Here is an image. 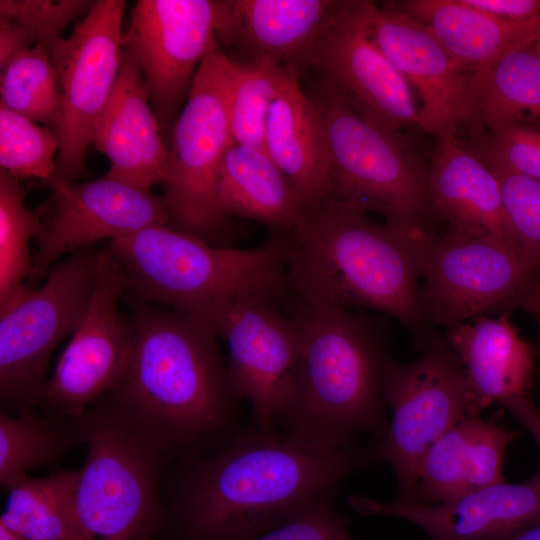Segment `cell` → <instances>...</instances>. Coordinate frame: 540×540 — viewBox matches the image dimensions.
Listing matches in <instances>:
<instances>
[{
  "label": "cell",
  "instance_id": "cell-1",
  "mask_svg": "<svg viewBox=\"0 0 540 540\" xmlns=\"http://www.w3.org/2000/svg\"><path fill=\"white\" fill-rule=\"evenodd\" d=\"M374 461V445L323 448L243 427L219 449L189 459L172 492L185 540H254L311 507Z\"/></svg>",
  "mask_w": 540,
  "mask_h": 540
},
{
  "label": "cell",
  "instance_id": "cell-2",
  "mask_svg": "<svg viewBox=\"0 0 540 540\" xmlns=\"http://www.w3.org/2000/svg\"><path fill=\"white\" fill-rule=\"evenodd\" d=\"M126 374L106 399L166 461L215 451L243 428L210 330L171 309L140 308L130 322Z\"/></svg>",
  "mask_w": 540,
  "mask_h": 540
},
{
  "label": "cell",
  "instance_id": "cell-3",
  "mask_svg": "<svg viewBox=\"0 0 540 540\" xmlns=\"http://www.w3.org/2000/svg\"><path fill=\"white\" fill-rule=\"evenodd\" d=\"M427 233L374 221L330 197L306 209L287 232L286 276L301 300L382 312L406 327L423 350L419 250Z\"/></svg>",
  "mask_w": 540,
  "mask_h": 540
},
{
  "label": "cell",
  "instance_id": "cell-4",
  "mask_svg": "<svg viewBox=\"0 0 540 540\" xmlns=\"http://www.w3.org/2000/svg\"><path fill=\"white\" fill-rule=\"evenodd\" d=\"M283 304L299 332L300 355L275 429L323 448L353 444L359 433L380 440L388 425L382 377L389 356L376 324L350 309L305 302L291 289Z\"/></svg>",
  "mask_w": 540,
  "mask_h": 540
},
{
  "label": "cell",
  "instance_id": "cell-5",
  "mask_svg": "<svg viewBox=\"0 0 540 540\" xmlns=\"http://www.w3.org/2000/svg\"><path fill=\"white\" fill-rule=\"evenodd\" d=\"M128 289L141 300L179 312L210 330L228 305L287 288V232L252 248L212 245L168 224H153L110 241Z\"/></svg>",
  "mask_w": 540,
  "mask_h": 540
},
{
  "label": "cell",
  "instance_id": "cell-6",
  "mask_svg": "<svg viewBox=\"0 0 540 540\" xmlns=\"http://www.w3.org/2000/svg\"><path fill=\"white\" fill-rule=\"evenodd\" d=\"M319 110L330 155V198L381 215L415 233L429 232L433 214L429 165L406 132L386 130L341 99L312 84L306 91Z\"/></svg>",
  "mask_w": 540,
  "mask_h": 540
},
{
  "label": "cell",
  "instance_id": "cell-7",
  "mask_svg": "<svg viewBox=\"0 0 540 540\" xmlns=\"http://www.w3.org/2000/svg\"><path fill=\"white\" fill-rule=\"evenodd\" d=\"M88 452L72 498V540H151L162 520L165 460L106 399L91 407Z\"/></svg>",
  "mask_w": 540,
  "mask_h": 540
},
{
  "label": "cell",
  "instance_id": "cell-8",
  "mask_svg": "<svg viewBox=\"0 0 540 540\" xmlns=\"http://www.w3.org/2000/svg\"><path fill=\"white\" fill-rule=\"evenodd\" d=\"M232 66L221 48L202 60L171 132L161 184L169 225L216 246L233 231L218 202L221 164L234 143L227 103Z\"/></svg>",
  "mask_w": 540,
  "mask_h": 540
},
{
  "label": "cell",
  "instance_id": "cell-9",
  "mask_svg": "<svg viewBox=\"0 0 540 540\" xmlns=\"http://www.w3.org/2000/svg\"><path fill=\"white\" fill-rule=\"evenodd\" d=\"M93 246L55 263L44 284L21 289L0 306V399L2 410L39 406L50 356L73 335L87 309L103 263Z\"/></svg>",
  "mask_w": 540,
  "mask_h": 540
},
{
  "label": "cell",
  "instance_id": "cell-10",
  "mask_svg": "<svg viewBox=\"0 0 540 540\" xmlns=\"http://www.w3.org/2000/svg\"><path fill=\"white\" fill-rule=\"evenodd\" d=\"M382 396L392 411L374 461L392 467L396 500L412 501L420 461L450 428L475 414L463 369L445 339L434 335L423 355L409 363L388 357Z\"/></svg>",
  "mask_w": 540,
  "mask_h": 540
},
{
  "label": "cell",
  "instance_id": "cell-11",
  "mask_svg": "<svg viewBox=\"0 0 540 540\" xmlns=\"http://www.w3.org/2000/svg\"><path fill=\"white\" fill-rule=\"evenodd\" d=\"M419 273L426 320L448 329L470 318L520 308L532 279L522 247L451 230L429 232L421 239Z\"/></svg>",
  "mask_w": 540,
  "mask_h": 540
},
{
  "label": "cell",
  "instance_id": "cell-12",
  "mask_svg": "<svg viewBox=\"0 0 540 540\" xmlns=\"http://www.w3.org/2000/svg\"><path fill=\"white\" fill-rule=\"evenodd\" d=\"M125 8L123 0H97L68 37L49 44L63 97L56 168L64 179L86 174L87 152L122 65Z\"/></svg>",
  "mask_w": 540,
  "mask_h": 540
},
{
  "label": "cell",
  "instance_id": "cell-13",
  "mask_svg": "<svg viewBox=\"0 0 540 540\" xmlns=\"http://www.w3.org/2000/svg\"><path fill=\"white\" fill-rule=\"evenodd\" d=\"M372 4L345 0L319 39L306 73H314V84L386 130H421L412 89L372 35Z\"/></svg>",
  "mask_w": 540,
  "mask_h": 540
},
{
  "label": "cell",
  "instance_id": "cell-14",
  "mask_svg": "<svg viewBox=\"0 0 540 540\" xmlns=\"http://www.w3.org/2000/svg\"><path fill=\"white\" fill-rule=\"evenodd\" d=\"M218 0H138L123 47L138 63L169 148L174 123L205 56L220 48Z\"/></svg>",
  "mask_w": 540,
  "mask_h": 540
},
{
  "label": "cell",
  "instance_id": "cell-15",
  "mask_svg": "<svg viewBox=\"0 0 540 540\" xmlns=\"http://www.w3.org/2000/svg\"><path fill=\"white\" fill-rule=\"evenodd\" d=\"M127 277L109 251L84 316L43 388L39 406L50 416L74 418L114 391L131 356L130 322L119 310Z\"/></svg>",
  "mask_w": 540,
  "mask_h": 540
},
{
  "label": "cell",
  "instance_id": "cell-16",
  "mask_svg": "<svg viewBox=\"0 0 540 540\" xmlns=\"http://www.w3.org/2000/svg\"><path fill=\"white\" fill-rule=\"evenodd\" d=\"M287 291L236 299L213 329L227 345L232 387L240 400L250 403L252 424L261 430L275 429V420L291 394L299 361V332L283 305Z\"/></svg>",
  "mask_w": 540,
  "mask_h": 540
},
{
  "label": "cell",
  "instance_id": "cell-17",
  "mask_svg": "<svg viewBox=\"0 0 540 540\" xmlns=\"http://www.w3.org/2000/svg\"><path fill=\"white\" fill-rule=\"evenodd\" d=\"M47 183L50 214L37 239L31 274L43 273L60 257L99 240L111 241L153 224L169 225L162 196L106 175L77 182L56 174Z\"/></svg>",
  "mask_w": 540,
  "mask_h": 540
},
{
  "label": "cell",
  "instance_id": "cell-18",
  "mask_svg": "<svg viewBox=\"0 0 540 540\" xmlns=\"http://www.w3.org/2000/svg\"><path fill=\"white\" fill-rule=\"evenodd\" d=\"M372 35L393 66L416 91L421 130L459 133L470 75L461 70L431 31L394 2H373Z\"/></svg>",
  "mask_w": 540,
  "mask_h": 540
},
{
  "label": "cell",
  "instance_id": "cell-19",
  "mask_svg": "<svg viewBox=\"0 0 540 540\" xmlns=\"http://www.w3.org/2000/svg\"><path fill=\"white\" fill-rule=\"evenodd\" d=\"M345 0H218L219 46L235 61L270 63L300 80L322 34Z\"/></svg>",
  "mask_w": 540,
  "mask_h": 540
},
{
  "label": "cell",
  "instance_id": "cell-20",
  "mask_svg": "<svg viewBox=\"0 0 540 540\" xmlns=\"http://www.w3.org/2000/svg\"><path fill=\"white\" fill-rule=\"evenodd\" d=\"M362 516H393L419 527L429 540H499L540 519V470L520 484H495L442 504L379 501L350 494Z\"/></svg>",
  "mask_w": 540,
  "mask_h": 540
},
{
  "label": "cell",
  "instance_id": "cell-21",
  "mask_svg": "<svg viewBox=\"0 0 540 540\" xmlns=\"http://www.w3.org/2000/svg\"><path fill=\"white\" fill-rule=\"evenodd\" d=\"M93 145L109 160L107 177L146 192L162 184L169 148L142 71L125 50L111 97L96 125Z\"/></svg>",
  "mask_w": 540,
  "mask_h": 540
},
{
  "label": "cell",
  "instance_id": "cell-22",
  "mask_svg": "<svg viewBox=\"0 0 540 540\" xmlns=\"http://www.w3.org/2000/svg\"><path fill=\"white\" fill-rule=\"evenodd\" d=\"M433 138L428 164L433 214L445 220L451 231L522 247L493 172L463 145L457 133Z\"/></svg>",
  "mask_w": 540,
  "mask_h": 540
},
{
  "label": "cell",
  "instance_id": "cell-23",
  "mask_svg": "<svg viewBox=\"0 0 540 540\" xmlns=\"http://www.w3.org/2000/svg\"><path fill=\"white\" fill-rule=\"evenodd\" d=\"M515 437V432L479 415L462 420L425 452L409 502L447 503L505 482L504 457Z\"/></svg>",
  "mask_w": 540,
  "mask_h": 540
},
{
  "label": "cell",
  "instance_id": "cell-24",
  "mask_svg": "<svg viewBox=\"0 0 540 540\" xmlns=\"http://www.w3.org/2000/svg\"><path fill=\"white\" fill-rule=\"evenodd\" d=\"M445 340L463 369L476 415L494 402L529 395L533 350L512 323L510 311L448 329Z\"/></svg>",
  "mask_w": 540,
  "mask_h": 540
},
{
  "label": "cell",
  "instance_id": "cell-25",
  "mask_svg": "<svg viewBox=\"0 0 540 540\" xmlns=\"http://www.w3.org/2000/svg\"><path fill=\"white\" fill-rule=\"evenodd\" d=\"M395 5L424 24L457 66L472 75L540 38V18L508 20L462 0H407Z\"/></svg>",
  "mask_w": 540,
  "mask_h": 540
},
{
  "label": "cell",
  "instance_id": "cell-26",
  "mask_svg": "<svg viewBox=\"0 0 540 540\" xmlns=\"http://www.w3.org/2000/svg\"><path fill=\"white\" fill-rule=\"evenodd\" d=\"M265 152L292 184L306 208L329 196L330 155L323 120L298 78L270 108Z\"/></svg>",
  "mask_w": 540,
  "mask_h": 540
},
{
  "label": "cell",
  "instance_id": "cell-27",
  "mask_svg": "<svg viewBox=\"0 0 540 540\" xmlns=\"http://www.w3.org/2000/svg\"><path fill=\"white\" fill-rule=\"evenodd\" d=\"M218 202L229 218L259 222L271 233L294 230L306 206L265 151L233 143L219 173Z\"/></svg>",
  "mask_w": 540,
  "mask_h": 540
},
{
  "label": "cell",
  "instance_id": "cell-28",
  "mask_svg": "<svg viewBox=\"0 0 540 540\" xmlns=\"http://www.w3.org/2000/svg\"><path fill=\"white\" fill-rule=\"evenodd\" d=\"M512 121L540 124V57L533 45L470 75L460 132L474 138Z\"/></svg>",
  "mask_w": 540,
  "mask_h": 540
},
{
  "label": "cell",
  "instance_id": "cell-29",
  "mask_svg": "<svg viewBox=\"0 0 540 540\" xmlns=\"http://www.w3.org/2000/svg\"><path fill=\"white\" fill-rule=\"evenodd\" d=\"M91 408L82 416H42L34 408L0 414V483L9 490L32 468L55 463L75 444L85 442Z\"/></svg>",
  "mask_w": 540,
  "mask_h": 540
},
{
  "label": "cell",
  "instance_id": "cell-30",
  "mask_svg": "<svg viewBox=\"0 0 540 540\" xmlns=\"http://www.w3.org/2000/svg\"><path fill=\"white\" fill-rule=\"evenodd\" d=\"M79 471L26 477L10 488L3 523L18 540H72V498Z\"/></svg>",
  "mask_w": 540,
  "mask_h": 540
},
{
  "label": "cell",
  "instance_id": "cell-31",
  "mask_svg": "<svg viewBox=\"0 0 540 540\" xmlns=\"http://www.w3.org/2000/svg\"><path fill=\"white\" fill-rule=\"evenodd\" d=\"M0 96L1 105L59 133L63 97L48 45L37 44L1 68Z\"/></svg>",
  "mask_w": 540,
  "mask_h": 540
},
{
  "label": "cell",
  "instance_id": "cell-32",
  "mask_svg": "<svg viewBox=\"0 0 540 540\" xmlns=\"http://www.w3.org/2000/svg\"><path fill=\"white\" fill-rule=\"evenodd\" d=\"M295 78L293 72L281 66L233 60L227 103L234 143L265 151L270 108Z\"/></svg>",
  "mask_w": 540,
  "mask_h": 540
},
{
  "label": "cell",
  "instance_id": "cell-33",
  "mask_svg": "<svg viewBox=\"0 0 540 540\" xmlns=\"http://www.w3.org/2000/svg\"><path fill=\"white\" fill-rule=\"evenodd\" d=\"M95 1L1 0L0 68L37 44L48 45Z\"/></svg>",
  "mask_w": 540,
  "mask_h": 540
},
{
  "label": "cell",
  "instance_id": "cell-34",
  "mask_svg": "<svg viewBox=\"0 0 540 540\" xmlns=\"http://www.w3.org/2000/svg\"><path fill=\"white\" fill-rule=\"evenodd\" d=\"M43 228L39 213L28 209L20 179L0 172V306L24 287L32 273L29 243Z\"/></svg>",
  "mask_w": 540,
  "mask_h": 540
},
{
  "label": "cell",
  "instance_id": "cell-35",
  "mask_svg": "<svg viewBox=\"0 0 540 540\" xmlns=\"http://www.w3.org/2000/svg\"><path fill=\"white\" fill-rule=\"evenodd\" d=\"M59 135L0 104V167L17 178L49 182L56 174Z\"/></svg>",
  "mask_w": 540,
  "mask_h": 540
},
{
  "label": "cell",
  "instance_id": "cell-36",
  "mask_svg": "<svg viewBox=\"0 0 540 540\" xmlns=\"http://www.w3.org/2000/svg\"><path fill=\"white\" fill-rule=\"evenodd\" d=\"M487 167L499 182L506 212L531 265V286L522 309L540 301V182L502 168Z\"/></svg>",
  "mask_w": 540,
  "mask_h": 540
},
{
  "label": "cell",
  "instance_id": "cell-37",
  "mask_svg": "<svg viewBox=\"0 0 540 540\" xmlns=\"http://www.w3.org/2000/svg\"><path fill=\"white\" fill-rule=\"evenodd\" d=\"M460 140L487 166L540 182V124L512 121L480 136Z\"/></svg>",
  "mask_w": 540,
  "mask_h": 540
},
{
  "label": "cell",
  "instance_id": "cell-38",
  "mask_svg": "<svg viewBox=\"0 0 540 540\" xmlns=\"http://www.w3.org/2000/svg\"><path fill=\"white\" fill-rule=\"evenodd\" d=\"M349 529L350 519L326 500L254 540H356Z\"/></svg>",
  "mask_w": 540,
  "mask_h": 540
},
{
  "label": "cell",
  "instance_id": "cell-39",
  "mask_svg": "<svg viewBox=\"0 0 540 540\" xmlns=\"http://www.w3.org/2000/svg\"><path fill=\"white\" fill-rule=\"evenodd\" d=\"M465 4L499 18L528 20L540 18V0H462Z\"/></svg>",
  "mask_w": 540,
  "mask_h": 540
},
{
  "label": "cell",
  "instance_id": "cell-40",
  "mask_svg": "<svg viewBox=\"0 0 540 540\" xmlns=\"http://www.w3.org/2000/svg\"><path fill=\"white\" fill-rule=\"evenodd\" d=\"M532 435L540 447V410L530 395L516 397L500 403Z\"/></svg>",
  "mask_w": 540,
  "mask_h": 540
},
{
  "label": "cell",
  "instance_id": "cell-41",
  "mask_svg": "<svg viewBox=\"0 0 540 540\" xmlns=\"http://www.w3.org/2000/svg\"><path fill=\"white\" fill-rule=\"evenodd\" d=\"M499 540H540V519L512 531Z\"/></svg>",
  "mask_w": 540,
  "mask_h": 540
},
{
  "label": "cell",
  "instance_id": "cell-42",
  "mask_svg": "<svg viewBox=\"0 0 540 540\" xmlns=\"http://www.w3.org/2000/svg\"><path fill=\"white\" fill-rule=\"evenodd\" d=\"M522 309L533 316L540 332V301L529 303L525 305Z\"/></svg>",
  "mask_w": 540,
  "mask_h": 540
},
{
  "label": "cell",
  "instance_id": "cell-43",
  "mask_svg": "<svg viewBox=\"0 0 540 540\" xmlns=\"http://www.w3.org/2000/svg\"><path fill=\"white\" fill-rule=\"evenodd\" d=\"M0 540H18V538L0 522Z\"/></svg>",
  "mask_w": 540,
  "mask_h": 540
},
{
  "label": "cell",
  "instance_id": "cell-44",
  "mask_svg": "<svg viewBox=\"0 0 540 540\" xmlns=\"http://www.w3.org/2000/svg\"><path fill=\"white\" fill-rule=\"evenodd\" d=\"M536 53L540 57V38L533 44Z\"/></svg>",
  "mask_w": 540,
  "mask_h": 540
}]
</instances>
